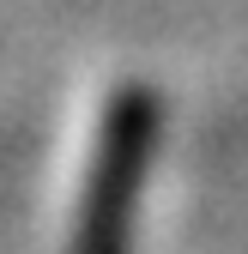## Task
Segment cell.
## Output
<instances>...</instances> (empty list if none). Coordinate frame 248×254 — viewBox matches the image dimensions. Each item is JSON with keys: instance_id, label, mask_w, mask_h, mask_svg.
Returning <instances> with one entry per match:
<instances>
[{"instance_id": "cell-1", "label": "cell", "mask_w": 248, "mask_h": 254, "mask_svg": "<svg viewBox=\"0 0 248 254\" xmlns=\"http://www.w3.org/2000/svg\"><path fill=\"white\" fill-rule=\"evenodd\" d=\"M151 145H158V97L145 85H121L103 103V133H97L91 182H85V200H79L73 254H127Z\"/></svg>"}]
</instances>
